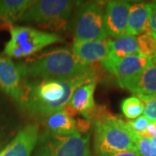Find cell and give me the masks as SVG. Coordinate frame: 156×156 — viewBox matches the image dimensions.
Masks as SVG:
<instances>
[{
	"label": "cell",
	"mask_w": 156,
	"mask_h": 156,
	"mask_svg": "<svg viewBox=\"0 0 156 156\" xmlns=\"http://www.w3.org/2000/svg\"><path fill=\"white\" fill-rule=\"evenodd\" d=\"M96 79V74L79 76L68 80H23L19 108L30 116L43 120L67 106L79 86Z\"/></svg>",
	"instance_id": "6da1fadb"
},
{
	"label": "cell",
	"mask_w": 156,
	"mask_h": 156,
	"mask_svg": "<svg viewBox=\"0 0 156 156\" xmlns=\"http://www.w3.org/2000/svg\"><path fill=\"white\" fill-rule=\"evenodd\" d=\"M17 66L23 80H68L96 74L92 65L79 61L68 48H56L28 57Z\"/></svg>",
	"instance_id": "7a4b0ae2"
},
{
	"label": "cell",
	"mask_w": 156,
	"mask_h": 156,
	"mask_svg": "<svg viewBox=\"0 0 156 156\" xmlns=\"http://www.w3.org/2000/svg\"><path fill=\"white\" fill-rule=\"evenodd\" d=\"M94 147L97 154L137 151L140 135L122 120L106 115L94 122Z\"/></svg>",
	"instance_id": "3957f363"
},
{
	"label": "cell",
	"mask_w": 156,
	"mask_h": 156,
	"mask_svg": "<svg viewBox=\"0 0 156 156\" xmlns=\"http://www.w3.org/2000/svg\"><path fill=\"white\" fill-rule=\"evenodd\" d=\"M10 31L11 39L7 42L4 50L5 55L10 58L30 57L45 47L63 41L57 34L28 26L12 27Z\"/></svg>",
	"instance_id": "277c9868"
},
{
	"label": "cell",
	"mask_w": 156,
	"mask_h": 156,
	"mask_svg": "<svg viewBox=\"0 0 156 156\" xmlns=\"http://www.w3.org/2000/svg\"><path fill=\"white\" fill-rule=\"evenodd\" d=\"M105 5L101 2H88L77 4V8L68 29L76 40L90 41L108 39L104 27Z\"/></svg>",
	"instance_id": "5b68a950"
},
{
	"label": "cell",
	"mask_w": 156,
	"mask_h": 156,
	"mask_svg": "<svg viewBox=\"0 0 156 156\" xmlns=\"http://www.w3.org/2000/svg\"><path fill=\"white\" fill-rule=\"evenodd\" d=\"M89 140L87 133L56 135L44 130L33 156H92Z\"/></svg>",
	"instance_id": "8992f818"
},
{
	"label": "cell",
	"mask_w": 156,
	"mask_h": 156,
	"mask_svg": "<svg viewBox=\"0 0 156 156\" xmlns=\"http://www.w3.org/2000/svg\"><path fill=\"white\" fill-rule=\"evenodd\" d=\"M76 2L70 0L34 1L22 15L20 20L34 22L42 27L61 30L67 27L68 19Z\"/></svg>",
	"instance_id": "52a82bcc"
},
{
	"label": "cell",
	"mask_w": 156,
	"mask_h": 156,
	"mask_svg": "<svg viewBox=\"0 0 156 156\" xmlns=\"http://www.w3.org/2000/svg\"><path fill=\"white\" fill-rule=\"evenodd\" d=\"M152 61L142 56H128L116 61L107 59L101 63L115 76L121 88L133 92L140 76Z\"/></svg>",
	"instance_id": "ba28073f"
},
{
	"label": "cell",
	"mask_w": 156,
	"mask_h": 156,
	"mask_svg": "<svg viewBox=\"0 0 156 156\" xmlns=\"http://www.w3.org/2000/svg\"><path fill=\"white\" fill-rule=\"evenodd\" d=\"M130 3L128 1H108L104 9V27L108 37H119L128 34Z\"/></svg>",
	"instance_id": "9c48e42d"
},
{
	"label": "cell",
	"mask_w": 156,
	"mask_h": 156,
	"mask_svg": "<svg viewBox=\"0 0 156 156\" xmlns=\"http://www.w3.org/2000/svg\"><path fill=\"white\" fill-rule=\"evenodd\" d=\"M38 137V125H27L19 130L14 139L0 151V156H30L37 144Z\"/></svg>",
	"instance_id": "30bf717a"
},
{
	"label": "cell",
	"mask_w": 156,
	"mask_h": 156,
	"mask_svg": "<svg viewBox=\"0 0 156 156\" xmlns=\"http://www.w3.org/2000/svg\"><path fill=\"white\" fill-rule=\"evenodd\" d=\"M108 40H75L72 51L78 60L86 65L105 61L108 57Z\"/></svg>",
	"instance_id": "8fae6325"
},
{
	"label": "cell",
	"mask_w": 156,
	"mask_h": 156,
	"mask_svg": "<svg viewBox=\"0 0 156 156\" xmlns=\"http://www.w3.org/2000/svg\"><path fill=\"white\" fill-rule=\"evenodd\" d=\"M97 80L79 86L73 93L68 106L72 108L75 111L82 114V115L89 122L95 120L97 108L94 100V93Z\"/></svg>",
	"instance_id": "7c38bea8"
},
{
	"label": "cell",
	"mask_w": 156,
	"mask_h": 156,
	"mask_svg": "<svg viewBox=\"0 0 156 156\" xmlns=\"http://www.w3.org/2000/svg\"><path fill=\"white\" fill-rule=\"evenodd\" d=\"M0 89L18 102L22 89L21 75L11 58L2 55H0Z\"/></svg>",
	"instance_id": "4fadbf2b"
},
{
	"label": "cell",
	"mask_w": 156,
	"mask_h": 156,
	"mask_svg": "<svg viewBox=\"0 0 156 156\" xmlns=\"http://www.w3.org/2000/svg\"><path fill=\"white\" fill-rule=\"evenodd\" d=\"M151 4L135 3L130 5L128 20V34L131 36L151 34L149 17Z\"/></svg>",
	"instance_id": "5bb4252c"
},
{
	"label": "cell",
	"mask_w": 156,
	"mask_h": 156,
	"mask_svg": "<svg viewBox=\"0 0 156 156\" xmlns=\"http://www.w3.org/2000/svg\"><path fill=\"white\" fill-rule=\"evenodd\" d=\"M44 131L56 135H69L76 131V122L64 109L53 113L42 120Z\"/></svg>",
	"instance_id": "9a60e30c"
},
{
	"label": "cell",
	"mask_w": 156,
	"mask_h": 156,
	"mask_svg": "<svg viewBox=\"0 0 156 156\" xmlns=\"http://www.w3.org/2000/svg\"><path fill=\"white\" fill-rule=\"evenodd\" d=\"M109 61H116L128 56H140L137 38L134 36L125 35L108 40Z\"/></svg>",
	"instance_id": "2e32d148"
},
{
	"label": "cell",
	"mask_w": 156,
	"mask_h": 156,
	"mask_svg": "<svg viewBox=\"0 0 156 156\" xmlns=\"http://www.w3.org/2000/svg\"><path fill=\"white\" fill-rule=\"evenodd\" d=\"M33 3L31 0H0V21L11 24L19 20Z\"/></svg>",
	"instance_id": "e0dca14e"
},
{
	"label": "cell",
	"mask_w": 156,
	"mask_h": 156,
	"mask_svg": "<svg viewBox=\"0 0 156 156\" xmlns=\"http://www.w3.org/2000/svg\"><path fill=\"white\" fill-rule=\"evenodd\" d=\"M132 93L138 96H156V58L142 73Z\"/></svg>",
	"instance_id": "ac0fdd59"
},
{
	"label": "cell",
	"mask_w": 156,
	"mask_h": 156,
	"mask_svg": "<svg viewBox=\"0 0 156 156\" xmlns=\"http://www.w3.org/2000/svg\"><path fill=\"white\" fill-rule=\"evenodd\" d=\"M123 115L128 119L138 118L144 112V103L138 96L125 98L121 103Z\"/></svg>",
	"instance_id": "d6986e66"
},
{
	"label": "cell",
	"mask_w": 156,
	"mask_h": 156,
	"mask_svg": "<svg viewBox=\"0 0 156 156\" xmlns=\"http://www.w3.org/2000/svg\"><path fill=\"white\" fill-rule=\"evenodd\" d=\"M140 55L151 60L156 58V37L152 34H141L137 37Z\"/></svg>",
	"instance_id": "ffe728a7"
},
{
	"label": "cell",
	"mask_w": 156,
	"mask_h": 156,
	"mask_svg": "<svg viewBox=\"0 0 156 156\" xmlns=\"http://www.w3.org/2000/svg\"><path fill=\"white\" fill-rule=\"evenodd\" d=\"M137 151L141 156H156V145L151 139L140 136L137 140Z\"/></svg>",
	"instance_id": "44dd1931"
},
{
	"label": "cell",
	"mask_w": 156,
	"mask_h": 156,
	"mask_svg": "<svg viewBox=\"0 0 156 156\" xmlns=\"http://www.w3.org/2000/svg\"><path fill=\"white\" fill-rule=\"evenodd\" d=\"M144 103V115L151 122H156V96H138Z\"/></svg>",
	"instance_id": "7402d4cb"
},
{
	"label": "cell",
	"mask_w": 156,
	"mask_h": 156,
	"mask_svg": "<svg viewBox=\"0 0 156 156\" xmlns=\"http://www.w3.org/2000/svg\"><path fill=\"white\" fill-rule=\"evenodd\" d=\"M12 126L11 122L0 114V144L5 145L6 140L9 139L12 134Z\"/></svg>",
	"instance_id": "603a6c76"
},
{
	"label": "cell",
	"mask_w": 156,
	"mask_h": 156,
	"mask_svg": "<svg viewBox=\"0 0 156 156\" xmlns=\"http://www.w3.org/2000/svg\"><path fill=\"white\" fill-rule=\"evenodd\" d=\"M127 123L135 133H137L140 136H142L146 132L147 128L150 125L151 122L148 119H147L145 116H140L135 120L128 121L127 122Z\"/></svg>",
	"instance_id": "cb8c5ba5"
},
{
	"label": "cell",
	"mask_w": 156,
	"mask_h": 156,
	"mask_svg": "<svg viewBox=\"0 0 156 156\" xmlns=\"http://www.w3.org/2000/svg\"><path fill=\"white\" fill-rule=\"evenodd\" d=\"M149 27L151 34L156 37V1L151 3V13L149 17Z\"/></svg>",
	"instance_id": "d4e9b609"
},
{
	"label": "cell",
	"mask_w": 156,
	"mask_h": 156,
	"mask_svg": "<svg viewBox=\"0 0 156 156\" xmlns=\"http://www.w3.org/2000/svg\"><path fill=\"white\" fill-rule=\"evenodd\" d=\"M98 156H141L138 151H124L118 153H111V154H98Z\"/></svg>",
	"instance_id": "484cf974"
},
{
	"label": "cell",
	"mask_w": 156,
	"mask_h": 156,
	"mask_svg": "<svg viewBox=\"0 0 156 156\" xmlns=\"http://www.w3.org/2000/svg\"><path fill=\"white\" fill-rule=\"evenodd\" d=\"M154 135H156V122L150 123V125L148 126V128H147L146 132L141 137L152 139Z\"/></svg>",
	"instance_id": "4316f807"
},
{
	"label": "cell",
	"mask_w": 156,
	"mask_h": 156,
	"mask_svg": "<svg viewBox=\"0 0 156 156\" xmlns=\"http://www.w3.org/2000/svg\"><path fill=\"white\" fill-rule=\"evenodd\" d=\"M151 140H152V141H153V142H154V143L156 145V135H154V137H153Z\"/></svg>",
	"instance_id": "83f0119b"
},
{
	"label": "cell",
	"mask_w": 156,
	"mask_h": 156,
	"mask_svg": "<svg viewBox=\"0 0 156 156\" xmlns=\"http://www.w3.org/2000/svg\"><path fill=\"white\" fill-rule=\"evenodd\" d=\"M3 144H0V151H1V148H2V147H3Z\"/></svg>",
	"instance_id": "f1b7e54d"
}]
</instances>
